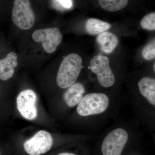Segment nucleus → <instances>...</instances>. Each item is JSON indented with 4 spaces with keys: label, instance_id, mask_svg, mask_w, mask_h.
<instances>
[{
    "label": "nucleus",
    "instance_id": "18",
    "mask_svg": "<svg viewBox=\"0 0 155 155\" xmlns=\"http://www.w3.org/2000/svg\"><path fill=\"white\" fill-rule=\"evenodd\" d=\"M58 155H76L74 154L71 153H61L59 154Z\"/></svg>",
    "mask_w": 155,
    "mask_h": 155
},
{
    "label": "nucleus",
    "instance_id": "11",
    "mask_svg": "<svg viewBox=\"0 0 155 155\" xmlns=\"http://www.w3.org/2000/svg\"><path fill=\"white\" fill-rule=\"evenodd\" d=\"M85 89L81 84L75 83L68 87L64 95V101L67 106L73 107L77 106L84 96Z\"/></svg>",
    "mask_w": 155,
    "mask_h": 155
},
{
    "label": "nucleus",
    "instance_id": "13",
    "mask_svg": "<svg viewBox=\"0 0 155 155\" xmlns=\"http://www.w3.org/2000/svg\"><path fill=\"white\" fill-rule=\"evenodd\" d=\"M110 23L95 18L87 19L85 24L87 32L90 35H95L106 31L111 28Z\"/></svg>",
    "mask_w": 155,
    "mask_h": 155
},
{
    "label": "nucleus",
    "instance_id": "19",
    "mask_svg": "<svg viewBox=\"0 0 155 155\" xmlns=\"http://www.w3.org/2000/svg\"><path fill=\"white\" fill-rule=\"evenodd\" d=\"M0 155H1V152H0Z\"/></svg>",
    "mask_w": 155,
    "mask_h": 155
},
{
    "label": "nucleus",
    "instance_id": "5",
    "mask_svg": "<svg viewBox=\"0 0 155 155\" xmlns=\"http://www.w3.org/2000/svg\"><path fill=\"white\" fill-rule=\"evenodd\" d=\"M12 18L14 24L23 30H28L33 27L35 15L29 0L14 1Z\"/></svg>",
    "mask_w": 155,
    "mask_h": 155
},
{
    "label": "nucleus",
    "instance_id": "14",
    "mask_svg": "<svg viewBox=\"0 0 155 155\" xmlns=\"http://www.w3.org/2000/svg\"><path fill=\"white\" fill-rule=\"evenodd\" d=\"M100 5L106 11L115 12L125 8L128 0H98Z\"/></svg>",
    "mask_w": 155,
    "mask_h": 155
},
{
    "label": "nucleus",
    "instance_id": "1",
    "mask_svg": "<svg viewBox=\"0 0 155 155\" xmlns=\"http://www.w3.org/2000/svg\"><path fill=\"white\" fill-rule=\"evenodd\" d=\"M82 64V58L77 54H69L64 58L57 74L58 86L65 89L75 83L81 72Z\"/></svg>",
    "mask_w": 155,
    "mask_h": 155
},
{
    "label": "nucleus",
    "instance_id": "3",
    "mask_svg": "<svg viewBox=\"0 0 155 155\" xmlns=\"http://www.w3.org/2000/svg\"><path fill=\"white\" fill-rule=\"evenodd\" d=\"M129 139V134L123 127L115 128L106 136L102 143L103 155H121Z\"/></svg>",
    "mask_w": 155,
    "mask_h": 155
},
{
    "label": "nucleus",
    "instance_id": "8",
    "mask_svg": "<svg viewBox=\"0 0 155 155\" xmlns=\"http://www.w3.org/2000/svg\"><path fill=\"white\" fill-rule=\"evenodd\" d=\"M37 101L36 93L31 90H25L18 95L17 98V108L23 118L29 120L36 119L38 115Z\"/></svg>",
    "mask_w": 155,
    "mask_h": 155
},
{
    "label": "nucleus",
    "instance_id": "7",
    "mask_svg": "<svg viewBox=\"0 0 155 155\" xmlns=\"http://www.w3.org/2000/svg\"><path fill=\"white\" fill-rule=\"evenodd\" d=\"M53 143L51 134L46 130H41L24 143V149L29 155H41L49 151Z\"/></svg>",
    "mask_w": 155,
    "mask_h": 155
},
{
    "label": "nucleus",
    "instance_id": "10",
    "mask_svg": "<svg viewBox=\"0 0 155 155\" xmlns=\"http://www.w3.org/2000/svg\"><path fill=\"white\" fill-rule=\"evenodd\" d=\"M17 65V56L13 52L9 53L5 58L0 60V79L7 81L11 78Z\"/></svg>",
    "mask_w": 155,
    "mask_h": 155
},
{
    "label": "nucleus",
    "instance_id": "12",
    "mask_svg": "<svg viewBox=\"0 0 155 155\" xmlns=\"http://www.w3.org/2000/svg\"><path fill=\"white\" fill-rule=\"evenodd\" d=\"M97 41L101 51L107 54H110L118 45L119 39L114 34L104 31L99 34Z\"/></svg>",
    "mask_w": 155,
    "mask_h": 155
},
{
    "label": "nucleus",
    "instance_id": "15",
    "mask_svg": "<svg viewBox=\"0 0 155 155\" xmlns=\"http://www.w3.org/2000/svg\"><path fill=\"white\" fill-rule=\"evenodd\" d=\"M140 26L143 29L155 30V13L154 12L147 14L140 21Z\"/></svg>",
    "mask_w": 155,
    "mask_h": 155
},
{
    "label": "nucleus",
    "instance_id": "4",
    "mask_svg": "<svg viewBox=\"0 0 155 155\" xmlns=\"http://www.w3.org/2000/svg\"><path fill=\"white\" fill-rule=\"evenodd\" d=\"M91 70L96 75L101 86L109 88L114 86L116 78L110 66V60L105 56H94L90 61Z\"/></svg>",
    "mask_w": 155,
    "mask_h": 155
},
{
    "label": "nucleus",
    "instance_id": "6",
    "mask_svg": "<svg viewBox=\"0 0 155 155\" xmlns=\"http://www.w3.org/2000/svg\"><path fill=\"white\" fill-rule=\"evenodd\" d=\"M32 38L36 42L41 43L44 49L48 54L55 51L61 43L63 35L57 27L38 29L32 34Z\"/></svg>",
    "mask_w": 155,
    "mask_h": 155
},
{
    "label": "nucleus",
    "instance_id": "9",
    "mask_svg": "<svg viewBox=\"0 0 155 155\" xmlns=\"http://www.w3.org/2000/svg\"><path fill=\"white\" fill-rule=\"evenodd\" d=\"M139 93L143 99L149 105L154 109L155 107V79L146 76L138 82Z\"/></svg>",
    "mask_w": 155,
    "mask_h": 155
},
{
    "label": "nucleus",
    "instance_id": "17",
    "mask_svg": "<svg viewBox=\"0 0 155 155\" xmlns=\"http://www.w3.org/2000/svg\"><path fill=\"white\" fill-rule=\"evenodd\" d=\"M63 8L70 9L72 6V0H56Z\"/></svg>",
    "mask_w": 155,
    "mask_h": 155
},
{
    "label": "nucleus",
    "instance_id": "2",
    "mask_svg": "<svg viewBox=\"0 0 155 155\" xmlns=\"http://www.w3.org/2000/svg\"><path fill=\"white\" fill-rule=\"evenodd\" d=\"M110 99L103 93H91L84 96L76 111L81 117H88L104 114L109 108Z\"/></svg>",
    "mask_w": 155,
    "mask_h": 155
},
{
    "label": "nucleus",
    "instance_id": "16",
    "mask_svg": "<svg viewBox=\"0 0 155 155\" xmlns=\"http://www.w3.org/2000/svg\"><path fill=\"white\" fill-rule=\"evenodd\" d=\"M143 58L147 61L153 60L155 57V41L153 39L147 45L142 51Z\"/></svg>",
    "mask_w": 155,
    "mask_h": 155
}]
</instances>
